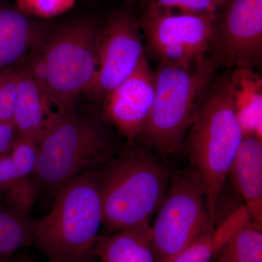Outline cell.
<instances>
[{
  "label": "cell",
  "mask_w": 262,
  "mask_h": 262,
  "mask_svg": "<svg viewBox=\"0 0 262 262\" xmlns=\"http://www.w3.org/2000/svg\"><path fill=\"white\" fill-rule=\"evenodd\" d=\"M39 189L37 181L28 176L12 183L1 192L9 209L27 215L37 201Z\"/></svg>",
  "instance_id": "cell-21"
},
{
  "label": "cell",
  "mask_w": 262,
  "mask_h": 262,
  "mask_svg": "<svg viewBox=\"0 0 262 262\" xmlns=\"http://www.w3.org/2000/svg\"><path fill=\"white\" fill-rule=\"evenodd\" d=\"M16 7L29 16L48 18L68 11L76 0H15Z\"/></svg>",
  "instance_id": "cell-22"
},
{
  "label": "cell",
  "mask_w": 262,
  "mask_h": 262,
  "mask_svg": "<svg viewBox=\"0 0 262 262\" xmlns=\"http://www.w3.org/2000/svg\"><path fill=\"white\" fill-rule=\"evenodd\" d=\"M42 29L16 6L0 3V72L14 70L44 42Z\"/></svg>",
  "instance_id": "cell-13"
},
{
  "label": "cell",
  "mask_w": 262,
  "mask_h": 262,
  "mask_svg": "<svg viewBox=\"0 0 262 262\" xmlns=\"http://www.w3.org/2000/svg\"><path fill=\"white\" fill-rule=\"evenodd\" d=\"M19 70L0 72V106L3 122H13Z\"/></svg>",
  "instance_id": "cell-24"
},
{
  "label": "cell",
  "mask_w": 262,
  "mask_h": 262,
  "mask_svg": "<svg viewBox=\"0 0 262 262\" xmlns=\"http://www.w3.org/2000/svg\"><path fill=\"white\" fill-rule=\"evenodd\" d=\"M24 262H31V261H24Z\"/></svg>",
  "instance_id": "cell-28"
},
{
  "label": "cell",
  "mask_w": 262,
  "mask_h": 262,
  "mask_svg": "<svg viewBox=\"0 0 262 262\" xmlns=\"http://www.w3.org/2000/svg\"><path fill=\"white\" fill-rule=\"evenodd\" d=\"M16 133L13 122H0V157L9 152L16 138Z\"/></svg>",
  "instance_id": "cell-26"
},
{
  "label": "cell",
  "mask_w": 262,
  "mask_h": 262,
  "mask_svg": "<svg viewBox=\"0 0 262 262\" xmlns=\"http://www.w3.org/2000/svg\"><path fill=\"white\" fill-rule=\"evenodd\" d=\"M124 1L127 2V3H130H130H132L134 0H124Z\"/></svg>",
  "instance_id": "cell-27"
},
{
  "label": "cell",
  "mask_w": 262,
  "mask_h": 262,
  "mask_svg": "<svg viewBox=\"0 0 262 262\" xmlns=\"http://www.w3.org/2000/svg\"><path fill=\"white\" fill-rule=\"evenodd\" d=\"M34 225L27 215L0 208V262L34 243Z\"/></svg>",
  "instance_id": "cell-18"
},
{
  "label": "cell",
  "mask_w": 262,
  "mask_h": 262,
  "mask_svg": "<svg viewBox=\"0 0 262 262\" xmlns=\"http://www.w3.org/2000/svg\"><path fill=\"white\" fill-rule=\"evenodd\" d=\"M100 29L90 20L67 24L32 53L26 67L62 112L74 108L76 98L94 85Z\"/></svg>",
  "instance_id": "cell-5"
},
{
  "label": "cell",
  "mask_w": 262,
  "mask_h": 262,
  "mask_svg": "<svg viewBox=\"0 0 262 262\" xmlns=\"http://www.w3.org/2000/svg\"><path fill=\"white\" fill-rule=\"evenodd\" d=\"M23 177L9 152L0 157V192L10 184Z\"/></svg>",
  "instance_id": "cell-25"
},
{
  "label": "cell",
  "mask_w": 262,
  "mask_h": 262,
  "mask_svg": "<svg viewBox=\"0 0 262 262\" xmlns=\"http://www.w3.org/2000/svg\"><path fill=\"white\" fill-rule=\"evenodd\" d=\"M214 229L203 183L194 170L174 176L151 227L156 262H165Z\"/></svg>",
  "instance_id": "cell-7"
},
{
  "label": "cell",
  "mask_w": 262,
  "mask_h": 262,
  "mask_svg": "<svg viewBox=\"0 0 262 262\" xmlns=\"http://www.w3.org/2000/svg\"><path fill=\"white\" fill-rule=\"evenodd\" d=\"M229 175L246 203L250 218L262 224V141L256 135L244 136Z\"/></svg>",
  "instance_id": "cell-14"
},
{
  "label": "cell",
  "mask_w": 262,
  "mask_h": 262,
  "mask_svg": "<svg viewBox=\"0 0 262 262\" xmlns=\"http://www.w3.org/2000/svg\"><path fill=\"white\" fill-rule=\"evenodd\" d=\"M106 165L98 177L105 228L112 234L149 224L166 195L165 165L147 148L127 150Z\"/></svg>",
  "instance_id": "cell-4"
},
{
  "label": "cell",
  "mask_w": 262,
  "mask_h": 262,
  "mask_svg": "<svg viewBox=\"0 0 262 262\" xmlns=\"http://www.w3.org/2000/svg\"><path fill=\"white\" fill-rule=\"evenodd\" d=\"M141 34L130 8L114 10L100 29L97 73L89 93L104 97L137 70L147 57Z\"/></svg>",
  "instance_id": "cell-9"
},
{
  "label": "cell",
  "mask_w": 262,
  "mask_h": 262,
  "mask_svg": "<svg viewBox=\"0 0 262 262\" xmlns=\"http://www.w3.org/2000/svg\"><path fill=\"white\" fill-rule=\"evenodd\" d=\"M218 68L208 57L188 67L159 62L152 110L137 139L143 145L162 156L180 151Z\"/></svg>",
  "instance_id": "cell-3"
},
{
  "label": "cell",
  "mask_w": 262,
  "mask_h": 262,
  "mask_svg": "<svg viewBox=\"0 0 262 262\" xmlns=\"http://www.w3.org/2000/svg\"><path fill=\"white\" fill-rule=\"evenodd\" d=\"M217 16L172 10H141L138 17L146 51L162 63L190 67L206 58Z\"/></svg>",
  "instance_id": "cell-8"
},
{
  "label": "cell",
  "mask_w": 262,
  "mask_h": 262,
  "mask_svg": "<svg viewBox=\"0 0 262 262\" xmlns=\"http://www.w3.org/2000/svg\"><path fill=\"white\" fill-rule=\"evenodd\" d=\"M232 234L230 229L222 222L216 229L165 262H213Z\"/></svg>",
  "instance_id": "cell-19"
},
{
  "label": "cell",
  "mask_w": 262,
  "mask_h": 262,
  "mask_svg": "<svg viewBox=\"0 0 262 262\" xmlns=\"http://www.w3.org/2000/svg\"><path fill=\"white\" fill-rule=\"evenodd\" d=\"M9 154L24 177L33 175L37 162V144L34 141L18 134Z\"/></svg>",
  "instance_id": "cell-23"
},
{
  "label": "cell",
  "mask_w": 262,
  "mask_h": 262,
  "mask_svg": "<svg viewBox=\"0 0 262 262\" xmlns=\"http://www.w3.org/2000/svg\"><path fill=\"white\" fill-rule=\"evenodd\" d=\"M213 262H262L261 225L248 219L227 241Z\"/></svg>",
  "instance_id": "cell-17"
},
{
  "label": "cell",
  "mask_w": 262,
  "mask_h": 262,
  "mask_svg": "<svg viewBox=\"0 0 262 262\" xmlns=\"http://www.w3.org/2000/svg\"><path fill=\"white\" fill-rule=\"evenodd\" d=\"M155 96L154 71L146 57L132 75L104 96L105 115L120 135L133 142L149 120Z\"/></svg>",
  "instance_id": "cell-11"
},
{
  "label": "cell",
  "mask_w": 262,
  "mask_h": 262,
  "mask_svg": "<svg viewBox=\"0 0 262 262\" xmlns=\"http://www.w3.org/2000/svg\"><path fill=\"white\" fill-rule=\"evenodd\" d=\"M95 169L84 172L58 189L51 211L35 222L33 244L50 262H89L95 256L103 222L99 182Z\"/></svg>",
  "instance_id": "cell-2"
},
{
  "label": "cell",
  "mask_w": 262,
  "mask_h": 262,
  "mask_svg": "<svg viewBox=\"0 0 262 262\" xmlns=\"http://www.w3.org/2000/svg\"><path fill=\"white\" fill-rule=\"evenodd\" d=\"M63 113L28 70H18L13 119L18 135L31 139L38 145Z\"/></svg>",
  "instance_id": "cell-12"
},
{
  "label": "cell",
  "mask_w": 262,
  "mask_h": 262,
  "mask_svg": "<svg viewBox=\"0 0 262 262\" xmlns=\"http://www.w3.org/2000/svg\"><path fill=\"white\" fill-rule=\"evenodd\" d=\"M210 51L218 67L259 65L262 0H228L215 19Z\"/></svg>",
  "instance_id": "cell-10"
},
{
  "label": "cell",
  "mask_w": 262,
  "mask_h": 262,
  "mask_svg": "<svg viewBox=\"0 0 262 262\" xmlns=\"http://www.w3.org/2000/svg\"><path fill=\"white\" fill-rule=\"evenodd\" d=\"M255 67L239 65L229 72L231 95L244 136L261 137L262 80Z\"/></svg>",
  "instance_id": "cell-15"
},
{
  "label": "cell",
  "mask_w": 262,
  "mask_h": 262,
  "mask_svg": "<svg viewBox=\"0 0 262 262\" xmlns=\"http://www.w3.org/2000/svg\"><path fill=\"white\" fill-rule=\"evenodd\" d=\"M228 0H141L140 10H172L189 14L218 16Z\"/></svg>",
  "instance_id": "cell-20"
},
{
  "label": "cell",
  "mask_w": 262,
  "mask_h": 262,
  "mask_svg": "<svg viewBox=\"0 0 262 262\" xmlns=\"http://www.w3.org/2000/svg\"><path fill=\"white\" fill-rule=\"evenodd\" d=\"M95 256L101 262H156L149 224L98 236Z\"/></svg>",
  "instance_id": "cell-16"
},
{
  "label": "cell",
  "mask_w": 262,
  "mask_h": 262,
  "mask_svg": "<svg viewBox=\"0 0 262 262\" xmlns=\"http://www.w3.org/2000/svg\"><path fill=\"white\" fill-rule=\"evenodd\" d=\"M114 146L102 127L79 116L72 108L63 112L37 145L33 177L39 187L56 192L87 170L114 158Z\"/></svg>",
  "instance_id": "cell-6"
},
{
  "label": "cell",
  "mask_w": 262,
  "mask_h": 262,
  "mask_svg": "<svg viewBox=\"0 0 262 262\" xmlns=\"http://www.w3.org/2000/svg\"><path fill=\"white\" fill-rule=\"evenodd\" d=\"M188 132L186 150L201 177L215 225L221 194L244 138L232 99L229 72L210 84Z\"/></svg>",
  "instance_id": "cell-1"
}]
</instances>
